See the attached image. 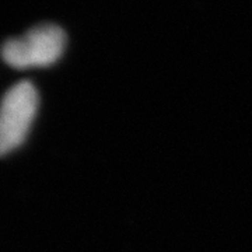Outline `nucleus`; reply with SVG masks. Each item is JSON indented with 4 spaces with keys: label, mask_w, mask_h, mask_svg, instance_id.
Segmentation results:
<instances>
[{
    "label": "nucleus",
    "mask_w": 252,
    "mask_h": 252,
    "mask_svg": "<svg viewBox=\"0 0 252 252\" xmlns=\"http://www.w3.org/2000/svg\"><path fill=\"white\" fill-rule=\"evenodd\" d=\"M66 35L54 24H41L27 34L9 39L1 46V58L14 69L46 67L54 64L64 51Z\"/></svg>",
    "instance_id": "f257e3e1"
},
{
    "label": "nucleus",
    "mask_w": 252,
    "mask_h": 252,
    "mask_svg": "<svg viewBox=\"0 0 252 252\" xmlns=\"http://www.w3.org/2000/svg\"><path fill=\"white\" fill-rule=\"evenodd\" d=\"M38 109V93L30 81L13 86L0 102V156L17 149L27 137Z\"/></svg>",
    "instance_id": "f03ea898"
}]
</instances>
